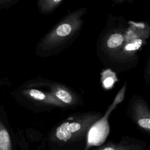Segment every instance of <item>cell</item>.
<instances>
[{
	"label": "cell",
	"instance_id": "6da1fadb",
	"mask_svg": "<svg viewBox=\"0 0 150 150\" xmlns=\"http://www.w3.org/2000/svg\"><path fill=\"white\" fill-rule=\"evenodd\" d=\"M86 8H81L63 16L38 42L36 54L47 58L55 56L70 46L79 37L82 29Z\"/></svg>",
	"mask_w": 150,
	"mask_h": 150
},
{
	"label": "cell",
	"instance_id": "7a4b0ae2",
	"mask_svg": "<svg viewBox=\"0 0 150 150\" xmlns=\"http://www.w3.org/2000/svg\"><path fill=\"white\" fill-rule=\"evenodd\" d=\"M11 95L20 105L35 112L67 108L47 88L44 79L40 77L26 81L13 90Z\"/></svg>",
	"mask_w": 150,
	"mask_h": 150
},
{
	"label": "cell",
	"instance_id": "3957f363",
	"mask_svg": "<svg viewBox=\"0 0 150 150\" xmlns=\"http://www.w3.org/2000/svg\"><path fill=\"white\" fill-rule=\"evenodd\" d=\"M101 118L100 113H76L67 117L53 128L50 139L57 143H70L83 139L93 127Z\"/></svg>",
	"mask_w": 150,
	"mask_h": 150
},
{
	"label": "cell",
	"instance_id": "277c9868",
	"mask_svg": "<svg viewBox=\"0 0 150 150\" xmlns=\"http://www.w3.org/2000/svg\"><path fill=\"white\" fill-rule=\"evenodd\" d=\"M44 81L47 88L67 108H75L83 104L81 96L69 86L51 80L44 79Z\"/></svg>",
	"mask_w": 150,
	"mask_h": 150
},
{
	"label": "cell",
	"instance_id": "5b68a950",
	"mask_svg": "<svg viewBox=\"0 0 150 150\" xmlns=\"http://www.w3.org/2000/svg\"><path fill=\"white\" fill-rule=\"evenodd\" d=\"M132 116L137 125L150 133V108L141 97H137L132 105Z\"/></svg>",
	"mask_w": 150,
	"mask_h": 150
},
{
	"label": "cell",
	"instance_id": "8992f818",
	"mask_svg": "<svg viewBox=\"0 0 150 150\" xmlns=\"http://www.w3.org/2000/svg\"><path fill=\"white\" fill-rule=\"evenodd\" d=\"M107 118L104 116L99 120L89 130L87 135V144L84 150H88L93 146L101 144L105 139V127L107 126Z\"/></svg>",
	"mask_w": 150,
	"mask_h": 150
},
{
	"label": "cell",
	"instance_id": "52a82bcc",
	"mask_svg": "<svg viewBox=\"0 0 150 150\" xmlns=\"http://www.w3.org/2000/svg\"><path fill=\"white\" fill-rule=\"evenodd\" d=\"M5 114L4 108L0 107V150H12L11 138L4 121Z\"/></svg>",
	"mask_w": 150,
	"mask_h": 150
},
{
	"label": "cell",
	"instance_id": "ba28073f",
	"mask_svg": "<svg viewBox=\"0 0 150 150\" xmlns=\"http://www.w3.org/2000/svg\"><path fill=\"white\" fill-rule=\"evenodd\" d=\"M141 146L139 144H129L121 141L117 142H110L93 150H140Z\"/></svg>",
	"mask_w": 150,
	"mask_h": 150
},
{
	"label": "cell",
	"instance_id": "9c48e42d",
	"mask_svg": "<svg viewBox=\"0 0 150 150\" xmlns=\"http://www.w3.org/2000/svg\"><path fill=\"white\" fill-rule=\"evenodd\" d=\"M62 0H39L36 2L38 9L42 15H49L60 6Z\"/></svg>",
	"mask_w": 150,
	"mask_h": 150
},
{
	"label": "cell",
	"instance_id": "30bf717a",
	"mask_svg": "<svg viewBox=\"0 0 150 150\" xmlns=\"http://www.w3.org/2000/svg\"><path fill=\"white\" fill-rule=\"evenodd\" d=\"M124 42V35L120 32H114L108 36L105 40L106 47L109 50L119 48Z\"/></svg>",
	"mask_w": 150,
	"mask_h": 150
},
{
	"label": "cell",
	"instance_id": "8fae6325",
	"mask_svg": "<svg viewBox=\"0 0 150 150\" xmlns=\"http://www.w3.org/2000/svg\"><path fill=\"white\" fill-rule=\"evenodd\" d=\"M101 79L103 85L105 89L111 88L117 81L115 74L110 70H106L103 73Z\"/></svg>",
	"mask_w": 150,
	"mask_h": 150
},
{
	"label": "cell",
	"instance_id": "7c38bea8",
	"mask_svg": "<svg viewBox=\"0 0 150 150\" xmlns=\"http://www.w3.org/2000/svg\"><path fill=\"white\" fill-rule=\"evenodd\" d=\"M125 90H126V84H125L123 87L121 88L120 91L118 93L117 96H115L114 101H112V104L110 105V106L108 107L107 111H106L104 117L106 118H108L110 113L116 108V107L122 102L125 96Z\"/></svg>",
	"mask_w": 150,
	"mask_h": 150
},
{
	"label": "cell",
	"instance_id": "4fadbf2b",
	"mask_svg": "<svg viewBox=\"0 0 150 150\" xmlns=\"http://www.w3.org/2000/svg\"><path fill=\"white\" fill-rule=\"evenodd\" d=\"M16 0H0V10L8 9L17 3Z\"/></svg>",
	"mask_w": 150,
	"mask_h": 150
}]
</instances>
